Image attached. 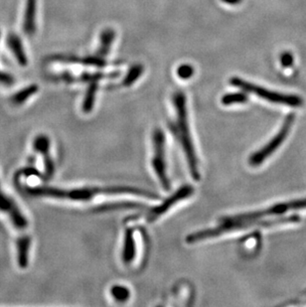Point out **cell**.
Wrapping results in <instances>:
<instances>
[{
  "mask_svg": "<svg viewBox=\"0 0 306 307\" xmlns=\"http://www.w3.org/2000/svg\"><path fill=\"white\" fill-rule=\"evenodd\" d=\"M223 2L227 3V4H231V5H236V4H239L242 0H222Z\"/></svg>",
  "mask_w": 306,
  "mask_h": 307,
  "instance_id": "d4e9b609",
  "label": "cell"
},
{
  "mask_svg": "<svg viewBox=\"0 0 306 307\" xmlns=\"http://www.w3.org/2000/svg\"><path fill=\"white\" fill-rule=\"evenodd\" d=\"M115 33L112 29H106L101 35V47L99 49V56L104 57L108 54V51L111 47V44L114 40Z\"/></svg>",
  "mask_w": 306,
  "mask_h": 307,
  "instance_id": "5bb4252c",
  "label": "cell"
},
{
  "mask_svg": "<svg viewBox=\"0 0 306 307\" xmlns=\"http://www.w3.org/2000/svg\"><path fill=\"white\" fill-rule=\"evenodd\" d=\"M13 82H14V80H13L12 76H10L8 74H5V73L0 72V83L10 85Z\"/></svg>",
  "mask_w": 306,
  "mask_h": 307,
  "instance_id": "cb8c5ba5",
  "label": "cell"
},
{
  "mask_svg": "<svg viewBox=\"0 0 306 307\" xmlns=\"http://www.w3.org/2000/svg\"><path fill=\"white\" fill-rule=\"evenodd\" d=\"M105 78H108V75H105V74H84L81 76V80L84 81V82H97V81H100L102 79H105Z\"/></svg>",
  "mask_w": 306,
  "mask_h": 307,
  "instance_id": "7402d4cb",
  "label": "cell"
},
{
  "mask_svg": "<svg viewBox=\"0 0 306 307\" xmlns=\"http://www.w3.org/2000/svg\"><path fill=\"white\" fill-rule=\"evenodd\" d=\"M97 90H98L97 82H90V86H89L87 92H86V96H85L83 107H82V109L85 113H89L92 110L93 105H95Z\"/></svg>",
  "mask_w": 306,
  "mask_h": 307,
  "instance_id": "9a60e30c",
  "label": "cell"
},
{
  "mask_svg": "<svg viewBox=\"0 0 306 307\" xmlns=\"http://www.w3.org/2000/svg\"><path fill=\"white\" fill-rule=\"evenodd\" d=\"M293 122H294V114L293 113L288 114L283 127L276 133V135L270 139L268 145H265L258 151L252 154V156L249 159V163L252 166H260L266 159H268L270 155L284 144L285 139L288 137V133L293 125Z\"/></svg>",
  "mask_w": 306,
  "mask_h": 307,
  "instance_id": "5b68a950",
  "label": "cell"
},
{
  "mask_svg": "<svg viewBox=\"0 0 306 307\" xmlns=\"http://www.w3.org/2000/svg\"><path fill=\"white\" fill-rule=\"evenodd\" d=\"M33 146H34V150H36L37 152H40L41 154H45L49 152L50 139L46 135L41 134L34 139Z\"/></svg>",
  "mask_w": 306,
  "mask_h": 307,
  "instance_id": "ffe728a7",
  "label": "cell"
},
{
  "mask_svg": "<svg viewBox=\"0 0 306 307\" xmlns=\"http://www.w3.org/2000/svg\"><path fill=\"white\" fill-rule=\"evenodd\" d=\"M7 43L9 45V48L13 51V54L16 57L19 64L21 66H26L28 63L27 57L24 52V48L22 46L21 40L19 37L15 34H10L7 39Z\"/></svg>",
  "mask_w": 306,
  "mask_h": 307,
  "instance_id": "4fadbf2b",
  "label": "cell"
},
{
  "mask_svg": "<svg viewBox=\"0 0 306 307\" xmlns=\"http://www.w3.org/2000/svg\"><path fill=\"white\" fill-rule=\"evenodd\" d=\"M280 64L285 67L288 68L291 67L293 64V56L290 52H285L280 55Z\"/></svg>",
  "mask_w": 306,
  "mask_h": 307,
  "instance_id": "603a6c76",
  "label": "cell"
},
{
  "mask_svg": "<svg viewBox=\"0 0 306 307\" xmlns=\"http://www.w3.org/2000/svg\"><path fill=\"white\" fill-rule=\"evenodd\" d=\"M230 83L236 88H239L246 92L253 93V95L260 97L261 99L266 100L270 103L285 105V106H289V107H301L303 105V100L298 96L284 95V93H279L276 91L267 90L265 88L255 86L252 83H249V82L242 80L240 78H237V77L232 78L230 80Z\"/></svg>",
  "mask_w": 306,
  "mask_h": 307,
  "instance_id": "277c9868",
  "label": "cell"
},
{
  "mask_svg": "<svg viewBox=\"0 0 306 307\" xmlns=\"http://www.w3.org/2000/svg\"><path fill=\"white\" fill-rule=\"evenodd\" d=\"M31 246V239L29 235H23L17 240V263L21 269H26L29 264V252Z\"/></svg>",
  "mask_w": 306,
  "mask_h": 307,
  "instance_id": "8fae6325",
  "label": "cell"
},
{
  "mask_svg": "<svg viewBox=\"0 0 306 307\" xmlns=\"http://www.w3.org/2000/svg\"><path fill=\"white\" fill-rule=\"evenodd\" d=\"M221 102L224 106H230L234 104H245L248 102V95L245 92L228 93L223 96Z\"/></svg>",
  "mask_w": 306,
  "mask_h": 307,
  "instance_id": "e0dca14e",
  "label": "cell"
},
{
  "mask_svg": "<svg viewBox=\"0 0 306 307\" xmlns=\"http://www.w3.org/2000/svg\"><path fill=\"white\" fill-rule=\"evenodd\" d=\"M152 166L156 176L160 181L163 188L168 191L171 187L170 181L166 173L165 161V134L162 129L156 128L153 132V158Z\"/></svg>",
  "mask_w": 306,
  "mask_h": 307,
  "instance_id": "8992f818",
  "label": "cell"
},
{
  "mask_svg": "<svg viewBox=\"0 0 306 307\" xmlns=\"http://www.w3.org/2000/svg\"><path fill=\"white\" fill-rule=\"evenodd\" d=\"M110 294L117 302H126L130 296V291L124 286H113L110 289Z\"/></svg>",
  "mask_w": 306,
  "mask_h": 307,
  "instance_id": "d6986e66",
  "label": "cell"
},
{
  "mask_svg": "<svg viewBox=\"0 0 306 307\" xmlns=\"http://www.w3.org/2000/svg\"><path fill=\"white\" fill-rule=\"evenodd\" d=\"M300 222V217L297 215H292L289 217L277 218L274 220H263V219H252V220H233L231 218L226 217L222 219V224L213 229L203 230L196 233L187 235L186 242L193 244L199 241H204L207 239L216 238L225 233L234 232L239 230H246L251 227H267L270 228L283 224H291Z\"/></svg>",
  "mask_w": 306,
  "mask_h": 307,
  "instance_id": "3957f363",
  "label": "cell"
},
{
  "mask_svg": "<svg viewBox=\"0 0 306 307\" xmlns=\"http://www.w3.org/2000/svg\"><path fill=\"white\" fill-rule=\"evenodd\" d=\"M173 105L176 111V122L169 126L173 134L176 136L177 140L180 143L183 151L186 155V159L194 180H200L198 159L196 156L195 148L192 143V137L190 134V128L188 125L187 117V107H186V97L182 91H176L173 96Z\"/></svg>",
  "mask_w": 306,
  "mask_h": 307,
  "instance_id": "7a4b0ae2",
  "label": "cell"
},
{
  "mask_svg": "<svg viewBox=\"0 0 306 307\" xmlns=\"http://www.w3.org/2000/svg\"><path fill=\"white\" fill-rule=\"evenodd\" d=\"M38 90V86L37 85H31L18 92H16L12 97V102L15 105H22L24 102H26L30 97L35 95Z\"/></svg>",
  "mask_w": 306,
  "mask_h": 307,
  "instance_id": "2e32d148",
  "label": "cell"
},
{
  "mask_svg": "<svg viewBox=\"0 0 306 307\" xmlns=\"http://www.w3.org/2000/svg\"><path fill=\"white\" fill-rule=\"evenodd\" d=\"M194 193V189L190 185L182 186L178 191H176L172 196L166 199L161 205L151 209L147 214V221L154 222L157 218L164 215L168 210H170L175 204L184 199L189 198Z\"/></svg>",
  "mask_w": 306,
  "mask_h": 307,
  "instance_id": "9c48e42d",
  "label": "cell"
},
{
  "mask_svg": "<svg viewBox=\"0 0 306 307\" xmlns=\"http://www.w3.org/2000/svg\"><path fill=\"white\" fill-rule=\"evenodd\" d=\"M195 73L194 68L189 64H183L177 69V75L182 80H189Z\"/></svg>",
  "mask_w": 306,
  "mask_h": 307,
  "instance_id": "44dd1931",
  "label": "cell"
},
{
  "mask_svg": "<svg viewBox=\"0 0 306 307\" xmlns=\"http://www.w3.org/2000/svg\"><path fill=\"white\" fill-rule=\"evenodd\" d=\"M0 212L4 213L10 219L11 223L17 230H24L28 227V221L22 214L15 202L9 198L0 185Z\"/></svg>",
  "mask_w": 306,
  "mask_h": 307,
  "instance_id": "ba28073f",
  "label": "cell"
},
{
  "mask_svg": "<svg viewBox=\"0 0 306 307\" xmlns=\"http://www.w3.org/2000/svg\"><path fill=\"white\" fill-rule=\"evenodd\" d=\"M37 0H26L23 30L26 34L32 35L36 30Z\"/></svg>",
  "mask_w": 306,
  "mask_h": 307,
  "instance_id": "30bf717a",
  "label": "cell"
},
{
  "mask_svg": "<svg viewBox=\"0 0 306 307\" xmlns=\"http://www.w3.org/2000/svg\"><path fill=\"white\" fill-rule=\"evenodd\" d=\"M136 253L135 248V241L133 235V230L127 229L125 234L124 240V250H123V261L124 263L128 265L133 262Z\"/></svg>",
  "mask_w": 306,
  "mask_h": 307,
  "instance_id": "7c38bea8",
  "label": "cell"
},
{
  "mask_svg": "<svg viewBox=\"0 0 306 307\" xmlns=\"http://www.w3.org/2000/svg\"><path fill=\"white\" fill-rule=\"evenodd\" d=\"M28 193L33 196L40 197H51V198L65 199L71 201H90L99 195H112V194H135L143 197L150 199H159L158 195L134 187H92V188H83V189H73V190H63L53 187H31L28 190Z\"/></svg>",
  "mask_w": 306,
  "mask_h": 307,
  "instance_id": "6da1fadb",
  "label": "cell"
},
{
  "mask_svg": "<svg viewBox=\"0 0 306 307\" xmlns=\"http://www.w3.org/2000/svg\"><path fill=\"white\" fill-rule=\"evenodd\" d=\"M306 198L299 199V200H293L290 202L286 203H279L274 206H271L268 209L255 211L249 214H242L237 216H231L233 220H252V219H263L267 216H277L283 215L287 213L289 210H299V209H305Z\"/></svg>",
  "mask_w": 306,
  "mask_h": 307,
  "instance_id": "52a82bcc",
  "label": "cell"
},
{
  "mask_svg": "<svg viewBox=\"0 0 306 307\" xmlns=\"http://www.w3.org/2000/svg\"><path fill=\"white\" fill-rule=\"evenodd\" d=\"M144 73V67L142 65H134L132 66L128 73L126 74V78L123 82L124 86H131Z\"/></svg>",
  "mask_w": 306,
  "mask_h": 307,
  "instance_id": "ac0fdd59",
  "label": "cell"
}]
</instances>
